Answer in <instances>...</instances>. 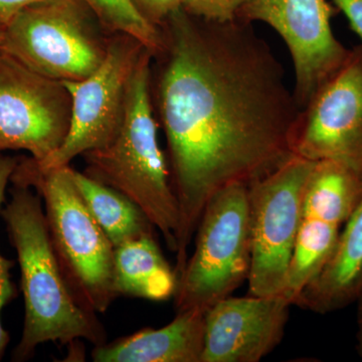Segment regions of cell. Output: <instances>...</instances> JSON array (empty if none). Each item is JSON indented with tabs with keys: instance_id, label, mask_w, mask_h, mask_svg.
<instances>
[{
	"instance_id": "obj_1",
	"label": "cell",
	"mask_w": 362,
	"mask_h": 362,
	"mask_svg": "<svg viewBox=\"0 0 362 362\" xmlns=\"http://www.w3.org/2000/svg\"><path fill=\"white\" fill-rule=\"evenodd\" d=\"M159 28L163 47L152 59L151 95L180 214V275L209 199L294 156L301 109L282 64L252 23H214L181 8Z\"/></svg>"
},
{
	"instance_id": "obj_2",
	"label": "cell",
	"mask_w": 362,
	"mask_h": 362,
	"mask_svg": "<svg viewBox=\"0 0 362 362\" xmlns=\"http://www.w3.org/2000/svg\"><path fill=\"white\" fill-rule=\"evenodd\" d=\"M11 201L0 211L21 267L25 298L23 337L13 361L32 358L45 342L73 346L87 340L95 346L107 342L97 314L86 311L71 296L52 249L42 197L35 189L11 182Z\"/></svg>"
},
{
	"instance_id": "obj_3",
	"label": "cell",
	"mask_w": 362,
	"mask_h": 362,
	"mask_svg": "<svg viewBox=\"0 0 362 362\" xmlns=\"http://www.w3.org/2000/svg\"><path fill=\"white\" fill-rule=\"evenodd\" d=\"M153 54H143L126 101L122 125L113 141L83 154L86 175L118 190L141 207L166 246L177 250V202L168 157L158 141V121L151 95Z\"/></svg>"
},
{
	"instance_id": "obj_4",
	"label": "cell",
	"mask_w": 362,
	"mask_h": 362,
	"mask_svg": "<svg viewBox=\"0 0 362 362\" xmlns=\"http://www.w3.org/2000/svg\"><path fill=\"white\" fill-rule=\"evenodd\" d=\"M11 182L33 188L42 197L52 249L75 301L104 314L116 299L114 249L86 206L70 165L42 170L32 157L18 159Z\"/></svg>"
},
{
	"instance_id": "obj_5",
	"label": "cell",
	"mask_w": 362,
	"mask_h": 362,
	"mask_svg": "<svg viewBox=\"0 0 362 362\" xmlns=\"http://www.w3.org/2000/svg\"><path fill=\"white\" fill-rule=\"evenodd\" d=\"M111 35L83 0H40L4 25L1 51L45 77L77 82L103 63Z\"/></svg>"
},
{
	"instance_id": "obj_6",
	"label": "cell",
	"mask_w": 362,
	"mask_h": 362,
	"mask_svg": "<svg viewBox=\"0 0 362 362\" xmlns=\"http://www.w3.org/2000/svg\"><path fill=\"white\" fill-rule=\"evenodd\" d=\"M195 247L177 279L176 313L206 312L230 297L251 270L247 185H233L207 202L194 235Z\"/></svg>"
},
{
	"instance_id": "obj_7",
	"label": "cell",
	"mask_w": 362,
	"mask_h": 362,
	"mask_svg": "<svg viewBox=\"0 0 362 362\" xmlns=\"http://www.w3.org/2000/svg\"><path fill=\"white\" fill-rule=\"evenodd\" d=\"M315 161L293 156L247 185L252 262L249 294H282Z\"/></svg>"
},
{
	"instance_id": "obj_8",
	"label": "cell",
	"mask_w": 362,
	"mask_h": 362,
	"mask_svg": "<svg viewBox=\"0 0 362 362\" xmlns=\"http://www.w3.org/2000/svg\"><path fill=\"white\" fill-rule=\"evenodd\" d=\"M146 51L131 35L112 33L101 66L84 80L63 82L71 98L70 129L51 156L40 162L33 159L37 168L49 170L70 165L76 157L113 141L122 125L131 80Z\"/></svg>"
},
{
	"instance_id": "obj_9",
	"label": "cell",
	"mask_w": 362,
	"mask_h": 362,
	"mask_svg": "<svg viewBox=\"0 0 362 362\" xmlns=\"http://www.w3.org/2000/svg\"><path fill=\"white\" fill-rule=\"evenodd\" d=\"M71 98L63 82L45 77L0 51V153L25 150L51 156L70 129Z\"/></svg>"
},
{
	"instance_id": "obj_10",
	"label": "cell",
	"mask_w": 362,
	"mask_h": 362,
	"mask_svg": "<svg viewBox=\"0 0 362 362\" xmlns=\"http://www.w3.org/2000/svg\"><path fill=\"white\" fill-rule=\"evenodd\" d=\"M294 154L339 162L362 176L361 45L300 111Z\"/></svg>"
},
{
	"instance_id": "obj_11",
	"label": "cell",
	"mask_w": 362,
	"mask_h": 362,
	"mask_svg": "<svg viewBox=\"0 0 362 362\" xmlns=\"http://www.w3.org/2000/svg\"><path fill=\"white\" fill-rule=\"evenodd\" d=\"M328 0H249L238 20L266 23L282 37L291 54L293 92L300 109L342 66L349 56L331 28Z\"/></svg>"
},
{
	"instance_id": "obj_12",
	"label": "cell",
	"mask_w": 362,
	"mask_h": 362,
	"mask_svg": "<svg viewBox=\"0 0 362 362\" xmlns=\"http://www.w3.org/2000/svg\"><path fill=\"white\" fill-rule=\"evenodd\" d=\"M291 302L274 296L228 297L206 312L201 362H259L282 341Z\"/></svg>"
},
{
	"instance_id": "obj_13",
	"label": "cell",
	"mask_w": 362,
	"mask_h": 362,
	"mask_svg": "<svg viewBox=\"0 0 362 362\" xmlns=\"http://www.w3.org/2000/svg\"><path fill=\"white\" fill-rule=\"evenodd\" d=\"M206 312L176 313L160 329L145 328L115 341L95 346L96 362H201Z\"/></svg>"
},
{
	"instance_id": "obj_14",
	"label": "cell",
	"mask_w": 362,
	"mask_h": 362,
	"mask_svg": "<svg viewBox=\"0 0 362 362\" xmlns=\"http://www.w3.org/2000/svg\"><path fill=\"white\" fill-rule=\"evenodd\" d=\"M362 293V201L339 233L320 273L302 290L294 305L327 314L356 302Z\"/></svg>"
},
{
	"instance_id": "obj_15",
	"label": "cell",
	"mask_w": 362,
	"mask_h": 362,
	"mask_svg": "<svg viewBox=\"0 0 362 362\" xmlns=\"http://www.w3.org/2000/svg\"><path fill=\"white\" fill-rule=\"evenodd\" d=\"M177 285L171 268L157 244L156 235H144L114 249V289L117 296L166 301Z\"/></svg>"
},
{
	"instance_id": "obj_16",
	"label": "cell",
	"mask_w": 362,
	"mask_h": 362,
	"mask_svg": "<svg viewBox=\"0 0 362 362\" xmlns=\"http://www.w3.org/2000/svg\"><path fill=\"white\" fill-rule=\"evenodd\" d=\"M71 175L86 206L114 247L144 235H156V226L129 197L74 168Z\"/></svg>"
},
{
	"instance_id": "obj_17",
	"label": "cell",
	"mask_w": 362,
	"mask_h": 362,
	"mask_svg": "<svg viewBox=\"0 0 362 362\" xmlns=\"http://www.w3.org/2000/svg\"><path fill=\"white\" fill-rule=\"evenodd\" d=\"M341 228L337 223L302 211L301 223L282 292L292 305L327 263Z\"/></svg>"
},
{
	"instance_id": "obj_18",
	"label": "cell",
	"mask_w": 362,
	"mask_h": 362,
	"mask_svg": "<svg viewBox=\"0 0 362 362\" xmlns=\"http://www.w3.org/2000/svg\"><path fill=\"white\" fill-rule=\"evenodd\" d=\"M110 33H125L140 42L150 52L158 54L163 47L160 28L145 20L132 0H83Z\"/></svg>"
},
{
	"instance_id": "obj_19",
	"label": "cell",
	"mask_w": 362,
	"mask_h": 362,
	"mask_svg": "<svg viewBox=\"0 0 362 362\" xmlns=\"http://www.w3.org/2000/svg\"><path fill=\"white\" fill-rule=\"evenodd\" d=\"M18 158L4 156L0 153V209L6 201V190L7 185L11 182V175L18 166ZM14 263L11 259H6L0 255V358L4 356L7 344L9 342V334L4 329L1 323V312L7 304L16 297L14 284L11 282V269Z\"/></svg>"
},
{
	"instance_id": "obj_20",
	"label": "cell",
	"mask_w": 362,
	"mask_h": 362,
	"mask_svg": "<svg viewBox=\"0 0 362 362\" xmlns=\"http://www.w3.org/2000/svg\"><path fill=\"white\" fill-rule=\"evenodd\" d=\"M249 0H182V9L195 18L214 23L238 20Z\"/></svg>"
},
{
	"instance_id": "obj_21",
	"label": "cell",
	"mask_w": 362,
	"mask_h": 362,
	"mask_svg": "<svg viewBox=\"0 0 362 362\" xmlns=\"http://www.w3.org/2000/svg\"><path fill=\"white\" fill-rule=\"evenodd\" d=\"M145 20L160 28L169 16L182 8V0H132Z\"/></svg>"
},
{
	"instance_id": "obj_22",
	"label": "cell",
	"mask_w": 362,
	"mask_h": 362,
	"mask_svg": "<svg viewBox=\"0 0 362 362\" xmlns=\"http://www.w3.org/2000/svg\"><path fill=\"white\" fill-rule=\"evenodd\" d=\"M349 21L350 28L362 42V0H330ZM362 45V44H361Z\"/></svg>"
},
{
	"instance_id": "obj_23",
	"label": "cell",
	"mask_w": 362,
	"mask_h": 362,
	"mask_svg": "<svg viewBox=\"0 0 362 362\" xmlns=\"http://www.w3.org/2000/svg\"><path fill=\"white\" fill-rule=\"evenodd\" d=\"M40 0H0V25H6L25 7Z\"/></svg>"
},
{
	"instance_id": "obj_24",
	"label": "cell",
	"mask_w": 362,
	"mask_h": 362,
	"mask_svg": "<svg viewBox=\"0 0 362 362\" xmlns=\"http://www.w3.org/2000/svg\"><path fill=\"white\" fill-rule=\"evenodd\" d=\"M357 305V332L356 350L358 356L362 358V293L356 300Z\"/></svg>"
},
{
	"instance_id": "obj_25",
	"label": "cell",
	"mask_w": 362,
	"mask_h": 362,
	"mask_svg": "<svg viewBox=\"0 0 362 362\" xmlns=\"http://www.w3.org/2000/svg\"><path fill=\"white\" fill-rule=\"evenodd\" d=\"M4 26L0 25V51H1L2 40H4Z\"/></svg>"
}]
</instances>
